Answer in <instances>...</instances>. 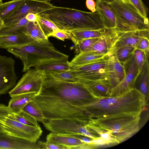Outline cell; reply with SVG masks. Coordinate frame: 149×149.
Wrapping results in <instances>:
<instances>
[{
    "instance_id": "836d02e7",
    "label": "cell",
    "mask_w": 149,
    "mask_h": 149,
    "mask_svg": "<svg viewBox=\"0 0 149 149\" xmlns=\"http://www.w3.org/2000/svg\"><path fill=\"white\" fill-rule=\"evenodd\" d=\"M136 48L132 46H125L119 49L115 53L119 61L123 64L130 58Z\"/></svg>"
},
{
    "instance_id": "4dcf8cb0",
    "label": "cell",
    "mask_w": 149,
    "mask_h": 149,
    "mask_svg": "<svg viewBox=\"0 0 149 149\" xmlns=\"http://www.w3.org/2000/svg\"><path fill=\"white\" fill-rule=\"evenodd\" d=\"M11 116L16 120L23 124L33 127H40L38 121L33 117L23 110L18 113H12Z\"/></svg>"
},
{
    "instance_id": "c3c4849f",
    "label": "cell",
    "mask_w": 149,
    "mask_h": 149,
    "mask_svg": "<svg viewBox=\"0 0 149 149\" xmlns=\"http://www.w3.org/2000/svg\"><path fill=\"white\" fill-rule=\"evenodd\" d=\"M3 3L2 0H0V4Z\"/></svg>"
},
{
    "instance_id": "7402d4cb",
    "label": "cell",
    "mask_w": 149,
    "mask_h": 149,
    "mask_svg": "<svg viewBox=\"0 0 149 149\" xmlns=\"http://www.w3.org/2000/svg\"><path fill=\"white\" fill-rule=\"evenodd\" d=\"M37 93L36 92L28 93L12 97L7 106L9 110L12 113L20 112Z\"/></svg>"
},
{
    "instance_id": "8d00e7d4",
    "label": "cell",
    "mask_w": 149,
    "mask_h": 149,
    "mask_svg": "<svg viewBox=\"0 0 149 149\" xmlns=\"http://www.w3.org/2000/svg\"><path fill=\"white\" fill-rule=\"evenodd\" d=\"M130 0L141 15L147 17L148 9L142 0Z\"/></svg>"
},
{
    "instance_id": "8992f818",
    "label": "cell",
    "mask_w": 149,
    "mask_h": 149,
    "mask_svg": "<svg viewBox=\"0 0 149 149\" xmlns=\"http://www.w3.org/2000/svg\"><path fill=\"white\" fill-rule=\"evenodd\" d=\"M108 4L115 16L117 32L149 30L148 18L141 15L130 0H115Z\"/></svg>"
},
{
    "instance_id": "ab89813d",
    "label": "cell",
    "mask_w": 149,
    "mask_h": 149,
    "mask_svg": "<svg viewBox=\"0 0 149 149\" xmlns=\"http://www.w3.org/2000/svg\"><path fill=\"white\" fill-rule=\"evenodd\" d=\"M52 36L60 40L64 41L65 39H70L69 36L63 31L59 30L54 32Z\"/></svg>"
},
{
    "instance_id": "30bf717a",
    "label": "cell",
    "mask_w": 149,
    "mask_h": 149,
    "mask_svg": "<svg viewBox=\"0 0 149 149\" xmlns=\"http://www.w3.org/2000/svg\"><path fill=\"white\" fill-rule=\"evenodd\" d=\"M44 71L40 69H30L18 81L16 86L9 92L12 97L24 93L40 91L44 77Z\"/></svg>"
},
{
    "instance_id": "4316f807",
    "label": "cell",
    "mask_w": 149,
    "mask_h": 149,
    "mask_svg": "<svg viewBox=\"0 0 149 149\" xmlns=\"http://www.w3.org/2000/svg\"><path fill=\"white\" fill-rule=\"evenodd\" d=\"M25 0H12L0 4V18L3 20L13 13Z\"/></svg>"
},
{
    "instance_id": "603a6c76",
    "label": "cell",
    "mask_w": 149,
    "mask_h": 149,
    "mask_svg": "<svg viewBox=\"0 0 149 149\" xmlns=\"http://www.w3.org/2000/svg\"><path fill=\"white\" fill-rule=\"evenodd\" d=\"M107 56L93 52H81L76 54L70 62V65L71 67L81 66L100 60Z\"/></svg>"
},
{
    "instance_id": "2e32d148",
    "label": "cell",
    "mask_w": 149,
    "mask_h": 149,
    "mask_svg": "<svg viewBox=\"0 0 149 149\" xmlns=\"http://www.w3.org/2000/svg\"><path fill=\"white\" fill-rule=\"evenodd\" d=\"M149 30L119 32V37L114 47L113 54L115 53L119 49L124 46H132L136 48L138 44L143 38L149 37Z\"/></svg>"
},
{
    "instance_id": "7dc6e473",
    "label": "cell",
    "mask_w": 149,
    "mask_h": 149,
    "mask_svg": "<svg viewBox=\"0 0 149 149\" xmlns=\"http://www.w3.org/2000/svg\"><path fill=\"white\" fill-rule=\"evenodd\" d=\"M35 1H43V2H48L49 1H52V0H34Z\"/></svg>"
},
{
    "instance_id": "ac0fdd59",
    "label": "cell",
    "mask_w": 149,
    "mask_h": 149,
    "mask_svg": "<svg viewBox=\"0 0 149 149\" xmlns=\"http://www.w3.org/2000/svg\"><path fill=\"white\" fill-rule=\"evenodd\" d=\"M119 33L100 38L94 44L83 52H93L99 54L111 55L116 42L119 37Z\"/></svg>"
},
{
    "instance_id": "f6af8a7d",
    "label": "cell",
    "mask_w": 149,
    "mask_h": 149,
    "mask_svg": "<svg viewBox=\"0 0 149 149\" xmlns=\"http://www.w3.org/2000/svg\"><path fill=\"white\" fill-rule=\"evenodd\" d=\"M102 2L109 3L114 1L115 0H98Z\"/></svg>"
},
{
    "instance_id": "83f0119b",
    "label": "cell",
    "mask_w": 149,
    "mask_h": 149,
    "mask_svg": "<svg viewBox=\"0 0 149 149\" xmlns=\"http://www.w3.org/2000/svg\"><path fill=\"white\" fill-rule=\"evenodd\" d=\"M24 33L36 41L46 40L48 39L44 34L37 21L28 22L25 26Z\"/></svg>"
},
{
    "instance_id": "7c38bea8",
    "label": "cell",
    "mask_w": 149,
    "mask_h": 149,
    "mask_svg": "<svg viewBox=\"0 0 149 149\" xmlns=\"http://www.w3.org/2000/svg\"><path fill=\"white\" fill-rule=\"evenodd\" d=\"M15 64L11 57L0 55V95L8 93L16 84Z\"/></svg>"
},
{
    "instance_id": "f35d334b",
    "label": "cell",
    "mask_w": 149,
    "mask_h": 149,
    "mask_svg": "<svg viewBox=\"0 0 149 149\" xmlns=\"http://www.w3.org/2000/svg\"><path fill=\"white\" fill-rule=\"evenodd\" d=\"M37 143L41 149H65V147L46 141H37Z\"/></svg>"
},
{
    "instance_id": "4fadbf2b",
    "label": "cell",
    "mask_w": 149,
    "mask_h": 149,
    "mask_svg": "<svg viewBox=\"0 0 149 149\" xmlns=\"http://www.w3.org/2000/svg\"><path fill=\"white\" fill-rule=\"evenodd\" d=\"M123 64L125 76L121 81L111 89V96L120 95L134 88L138 73V68L133 53L129 59Z\"/></svg>"
},
{
    "instance_id": "8fae6325",
    "label": "cell",
    "mask_w": 149,
    "mask_h": 149,
    "mask_svg": "<svg viewBox=\"0 0 149 149\" xmlns=\"http://www.w3.org/2000/svg\"><path fill=\"white\" fill-rule=\"evenodd\" d=\"M54 7V6L48 1L25 0L24 2L13 13L3 20L5 26H8L17 23L29 13L38 14Z\"/></svg>"
},
{
    "instance_id": "cb8c5ba5",
    "label": "cell",
    "mask_w": 149,
    "mask_h": 149,
    "mask_svg": "<svg viewBox=\"0 0 149 149\" xmlns=\"http://www.w3.org/2000/svg\"><path fill=\"white\" fill-rule=\"evenodd\" d=\"M148 57L147 56L142 68L137 76L135 81H138L139 90L145 97L146 101L148 98L149 81Z\"/></svg>"
},
{
    "instance_id": "3957f363",
    "label": "cell",
    "mask_w": 149,
    "mask_h": 149,
    "mask_svg": "<svg viewBox=\"0 0 149 149\" xmlns=\"http://www.w3.org/2000/svg\"><path fill=\"white\" fill-rule=\"evenodd\" d=\"M140 115L123 114L90 118L85 126L99 137L101 134L109 135L108 144H118L129 139L139 130Z\"/></svg>"
},
{
    "instance_id": "ba28073f",
    "label": "cell",
    "mask_w": 149,
    "mask_h": 149,
    "mask_svg": "<svg viewBox=\"0 0 149 149\" xmlns=\"http://www.w3.org/2000/svg\"><path fill=\"white\" fill-rule=\"evenodd\" d=\"M11 114L0 118V127L2 132L17 138L36 142L42 132L41 127L20 123L12 117Z\"/></svg>"
},
{
    "instance_id": "e0dca14e",
    "label": "cell",
    "mask_w": 149,
    "mask_h": 149,
    "mask_svg": "<svg viewBox=\"0 0 149 149\" xmlns=\"http://www.w3.org/2000/svg\"><path fill=\"white\" fill-rule=\"evenodd\" d=\"M39 149L37 143L32 142L25 139L0 132V149Z\"/></svg>"
},
{
    "instance_id": "7a4b0ae2",
    "label": "cell",
    "mask_w": 149,
    "mask_h": 149,
    "mask_svg": "<svg viewBox=\"0 0 149 149\" xmlns=\"http://www.w3.org/2000/svg\"><path fill=\"white\" fill-rule=\"evenodd\" d=\"M146 102L141 92L133 88L118 96L95 100L86 104L85 110L88 120L123 114L140 115Z\"/></svg>"
},
{
    "instance_id": "ffe728a7",
    "label": "cell",
    "mask_w": 149,
    "mask_h": 149,
    "mask_svg": "<svg viewBox=\"0 0 149 149\" xmlns=\"http://www.w3.org/2000/svg\"><path fill=\"white\" fill-rule=\"evenodd\" d=\"M95 4L96 11L100 15L104 27L107 28H116V18L108 4L98 0H96Z\"/></svg>"
},
{
    "instance_id": "d4e9b609",
    "label": "cell",
    "mask_w": 149,
    "mask_h": 149,
    "mask_svg": "<svg viewBox=\"0 0 149 149\" xmlns=\"http://www.w3.org/2000/svg\"><path fill=\"white\" fill-rule=\"evenodd\" d=\"M35 68L43 70L44 72L68 70L71 69L70 62L67 59L50 61L36 66Z\"/></svg>"
},
{
    "instance_id": "277c9868",
    "label": "cell",
    "mask_w": 149,
    "mask_h": 149,
    "mask_svg": "<svg viewBox=\"0 0 149 149\" xmlns=\"http://www.w3.org/2000/svg\"><path fill=\"white\" fill-rule=\"evenodd\" d=\"M38 15L51 21L63 31L97 30L104 27L100 15L96 11L94 12H86L55 6Z\"/></svg>"
},
{
    "instance_id": "e575fe53",
    "label": "cell",
    "mask_w": 149,
    "mask_h": 149,
    "mask_svg": "<svg viewBox=\"0 0 149 149\" xmlns=\"http://www.w3.org/2000/svg\"><path fill=\"white\" fill-rule=\"evenodd\" d=\"M100 38H90L82 40L74 45L73 49L74 53L79 54L88 49L94 44Z\"/></svg>"
},
{
    "instance_id": "d590c367",
    "label": "cell",
    "mask_w": 149,
    "mask_h": 149,
    "mask_svg": "<svg viewBox=\"0 0 149 149\" xmlns=\"http://www.w3.org/2000/svg\"><path fill=\"white\" fill-rule=\"evenodd\" d=\"M133 53L138 67V74L142 68L146 57L149 56L143 51L136 48Z\"/></svg>"
},
{
    "instance_id": "bcb514c9",
    "label": "cell",
    "mask_w": 149,
    "mask_h": 149,
    "mask_svg": "<svg viewBox=\"0 0 149 149\" xmlns=\"http://www.w3.org/2000/svg\"><path fill=\"white\" fill-rule=\"evenodd\" d=\"M4 26L5 25L3 20L0 18V29Z\"/></svg>"
},
{
    "instance_id": "f546056e",
    "label": "cell",
    "mask_w": 149,
    "mask_h": 149,
    "mask_svg": "<svg viewBox=\"0 0 149 149\" xmlns=\"http://www.w3.org/2000/svg\"><path fill=\"white\" fill-rule=\"evenodd\" d=\"M37 22L44 35L48 38L55 32L60 30L50 20L37 14Z\"/></svg>"
},
{
    "instance_id": "9c48e42d",
    "label": "cell",
    "mask_w": 149,
    "mask_h": 149,
    "mask_svg": "<svg viewBox=\"0 0 149 149\" xmlns=\"http://www.w3.org/2000/svg\"><path fill=\"white\" fill-rule=\"evenodd\" d=\"M51 132L67 135L81 134L92 140L97 138L85 126L86 124L77 120L67 119L54 120L42 123Z\"/></svg>"
},
{
    "instance_id": "d6986e66",
    "label": "cell",
    "mask_w": 149,
    "mask_h": 149,
    "mask_svg": "<svg viewBox=\"0 0 149 149\" xmlns=\"http://www.w3.org/2000/svg\"><path fill=\"white\" fill-rule=\"evenodd\" d=\"M29 35L23 33L0 36V48H8L20 47L36 41Z\"/></svg>"
},
{
    "instance_id": "1f68e13d",
    "label": "cell",
    "mask_w": 149,
    "mask_h": 149,
    "mask_svg": "<svg viewBox=\"0 0 149 149\" xmlns=\"http://www.w3.org/2000/svg\"><path fill=\"white\" fill-rule=\"evenodd\" d=\"M22 110L33 117L38 121L42 123L45 121L41 109L32 100L25 106Z\"/></svg>"
},
{
    "instance_id": "5b68a950",
    "label": "cell",
    "mask_w": 149,
    "mask_h": 149,
    "mask_svg": "<svg viewBox=\"0 0 149 149\" xmlns=\"http://www.w3.org/2000/svg\"><path fill=\"white\" fill-rule=\"evenodd\" d=\"M7 49L22 61L23 72L32 67L35 68L50 61L68 59L69 57L57 50L48 39L36 41L23 46Z\"/></svg>"
},
{
    "instance_id": "7bdbcfd3",
    "label": "cell",
    "mask_w": 149,
    "mask_h": 149,
    "mask_svg": "<svg viewBox=\"0 0 149 149\" xmlns=\"http://www.w3.org/2000/svg\"><path fill=\"white\" fill-rule=\"evenodd\" d=\"M91 144L94 146L107 144L106 141L100 137L91 140Z\"/></svg>"
},
{
    "instance_id": "f1b7e54d",
    "label": "cell",
    "mask_w": 149,
    "mask_h": 149,
    "mask_svg": "<svg viewBox=\"0 0 149 149\" xmlns=\"http://www.w3.org/2000/svg\"><path fill=\"white\" fill-rule=\"evenodd\" d=\"M28 22L25 17L17 23L4 26L0 29V36L25 33V26Z\"/></svg>"
},
{
    "instance_id": "44dd1931",
    "label": "cell",
    "mask_w": 149,
    "mask_h": 149,
    "mask_svg": "<svg viewBox=\"0 0 149 149\" xmlns=\"http://www.w3.org/2000/svg\"><path fill=\"white\" fill-rule=\"evenodd\" d=\"M110 57L111 62L110 80L113 89L123 80L125 73L124 66L118 60L116 54L110 55Z\"/></svg>"
},
{
    "instance_id": "9a60e30c",
    "label": "cell",
    "mask_w": 149,
    "mask_h": 149,
    "mask_svg": "<svg viewBox=\"0 0 149 149\" xmlns=\"http://www.w3.org/2000/svg\"><path fill=\"white\" fill-rule=\"evenodd\" d=\"M63 31L70 37L74 45L79 41L86 39L101 38L116 33V28L103 27L97 30L76 29Z\"/></svg>"
},
{
    "instance_id": "6da1fadb",
    "label": "cell",
    "mask_w": 149,
    "mask_h": 149,
    "mask_svg": "<svg viewBox=\"0 0 149 149\" xmlns=\"http://www.w3.org/2000/svg\"><path fill=\"white\" fill-rule=\"evenodd\" d=\"M95 100L83 84L63 81L44 72L41 89L32 100L41 109L45 121L67 119L86 124L85 107Z\"/></svg>"
},
{
    "instance_id": "74e56055",
    "label": "cell",
    "mask_w": 149,
    "mask_h": 149,
    "mask_svg": "<svg viewBox=\"0 0 149 149\" xmlns=\"http://www.w3.org/2000/svg\"><path fill=\"white\" fill-rule=\"evenodd\" d=\"M136 48L143 51L147 55L149 56V37L143 38L138 44Z\"/></svg>"
},
{
    "instance_id": "60d3db41",
    "label": "cell",
    "mask_w": 149,
    "mask_h": 149,
    "mask_svg": "<svg viewBox=\"0 0 149 149\" xmlns=\"http://www.w3.org/2000/svg\"><path fill=\"white\" fill-rule=\"evenodd\" d=\"M12 113L9 110L7 106L3 103L0 104V118ZM1 132L2 131L0 127V132Z\"/></svg>"
},
{
    "instance_id": "ee69618b",
    "label": "cell",
    "mask_w": 149,
    "mask_h": 149,
    "mask_svg": "<svg viewBox=\"0 0 149 149\" xmlns=\"http://www.w3.org/2000/svg\"><path fill=\"white\" fill-rule=\"evenodd\" d=\"M25 18L29 22H36L37 21L38 16L37 14L29 13L26 15Z\"/></svg>"
},
{
    "instance_id": "5bb4252c",
    "label": "cell",
    "mask_w": 149,
    "mask_h": 149,
    "mask_svg": "<svg viewBox=\"0 0 149 149\" xmlns=\"http://www.w3.org/2000/svg\"><path fill=\"white\" fill-rule=\"evenodd\" d=\"M79 135H67L51 132L47 135L46 141L62 146L65 149L95 148L92 144H87L82 141Z\"/></svg>"
},
{
    "instance_id": "b9f144b4",
    "label": "cell",
    "mask_w": 149,
    "mask_h": 149,
    "mask_svg": "<svg viewBox=\"0 0 149 149\" xmlns=\"http://www.w3.org/2000/svg\"><path fill=\"white\" fill-rule=\"evenodd\" d=\"M86 4L88 9L91 12H94L96 11L95 2L94 0H86Z\"/></svg>"
},
{
    "instance_id": "484cf974",
    "label": "cell",
    "mask_w": 149,
    "mask_h": 149,
    "mask_svg": "<svg viewBox=\"0 0 149 149\" xmlns=\"http://www.w3.org/2000/svg\"><path fill=\"white\" fill-rule=\"evenodd\" d=\"M84 84L96 100L111 96V89L106 84L100 83Z\"/></svg>"
},
{
    "instance_id": "d6a6232c",
    "label": "cell",
    "mask_w": 149,
    "mask_h": 149,
    "mask_svg": "<svg viewBox=\"0 0 149 149\" xmlns=\"http://www.w3.org/2000/svg\"><path fill=\"white\" fill-rule=\"evenodd\" d=\"M49 73L54 77L63 81L74 82H77L76 79L72 72L70 70L58 71L44 72Z\"/></svg>"
},
{
    "instance_id": "52a82bcc",
    "label": "cell",
    "mask_w": 149,
    "mask_h": 149,
    "mask_svg": "<svg viewBox=\"0 0 149 149\" xmlns=\"http://www.w3.org/2000/svg\"><path fill=\"white\" fill-rule=\"evenodd\" d=\"M111 68L110 56L108 55L103 59L83 65L71 67V70L77 81L84 84H103L112 89L110 81Z\"/></svg>"
}]
</instances>
